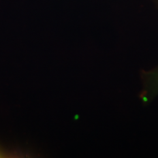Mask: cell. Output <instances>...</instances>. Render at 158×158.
Wrapping results in <instances>:
<instances>
[{"label":"cell","mask_w":158,"mask_h":158,"mask_svg":"<svg viewBox=\"0 0 158 158\" xmlns=\"http://www.w3.org/2000/svg\"><path fill=\"white\" fill-rule=\"evenodd\" d=\"M141 78L143 85L142 98L144 102H149L158 95V67L143 71Z\"/></svg>","instance_id":"obj_1"},{"label":"cell","mask_w":158,"mask_h":158,"mask_svg":"<svg viewBox=\"0 0 158 158\" xmlns=\"http://www.w3.org/2000/svg\"><path fill=\"white\" fill-rule=\"evenodd\" d=\"M1 157H2V155L0 153V158H1Z\"/></svg>","instance_id":"obj_2"}]
</instances>
